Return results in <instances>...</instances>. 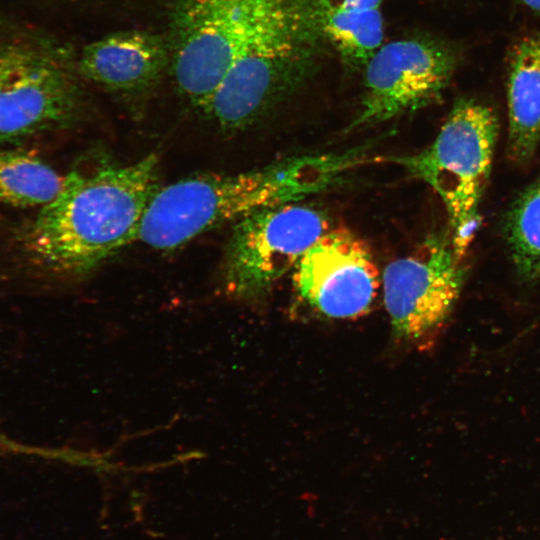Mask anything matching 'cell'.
Listing matches in <instances>:
<instances>
[{"instance_id":"2","label":"cell","mask_w":540,"mask_h":540,"mask_svg":"<svg viewBox=\"0 0 540 540\" xmlns=\"http://www.w3.org/2000/svg\"><path fill=\"white\" fill-rule=\"evenodd\" d=\"M367 160L365 149L355 148L292 157L237 174L203 173L180 179L157 189L142 218L138 241L155 250L173 251L257 209L320 192Z\"/></svg>"},{"instance_id":"12","label":"cell","mask_w":540,"mask_h":540,"mask_svg":"<svg viewBox=\"0 0 540 540\" xmlns=\"http://www.w3.org/2000/svg\"><path fill=\"white\" fill-rule=\"evenodd\" d=\"M508 153L526 163L540 141V37L522 39L515 47L508 78Z\"/></svg>"},{"instance_id":"17","label":"cell","mask_w":540,"mask_h":540,"mask_svg":"<svg viewBox=\"0 0 540 540\" xmlns=\"http://www.w3.org/2000/svg\"><path fill=\"white\" fill-rule=\"evenodd\" d=\"M528 8L540 13V0H520Z\"/></svg>"},{"instance_id":"10","label":"cell","mask_w":540,"mask_h":540,"mask_svg":"<svg viewBox=\"0 0 540 540\" xmlns=\"http://www.w3.org/2000/svg\"><path fill=\"white\" fill-rule=\"evenodd\" d=\"M301 299L333 319L363 316L372 306L381 278L368 244L345 227L329 229L293 269Z\"/></svg>"},{"instance_id":"15","label":"cell","mask_w":540,"mask_h":540,"mask_svg":"<svg viewBox=\"0 0 540 540\" xmlns=\"http://www.w3.org/2000/svg\"><path fill=\"white\" fill-rule=\"evenodd\" d=\"M503 230L518 274L540 280V176L512 203Z\"/></svg>"},{"instance_id":"9","label":"cell","mask_w":540,"mask_h":540,"mask_svg":"<svg viewBox=\"0 0 540 540\" xmlns=\"http://www.w3.org/2000/svg\"><path fill=\"white\" fill-rule=\"evenodd\" d=\"M456 66L453 51L427 38L382 45L364 67V94L348 131L377 125L436 101Z\"/></svg>"},{"instance_id":"14","label":"cell","mask_w":540,"mask_h":540,"mask_svg":"<svg viewBox=\"0 0 540 540\" xmlns=\"http://www.w3.org/2000/svg\"><path fill=\"white\" fill-rule=\"evenodd\" d=\"M321 9L324 34L344 64L363 70L383 45V17L380 9Z\"/></svg>"},{"instance_id":"7","label":"cell","mask_w":540,"mask_h":540,"mask_svg":"<svg viewBox=\"0 0 540 540\" xmlns=\"http://www.w3.org/2000/svg\"><path fill=\"white\" fill-rule=\"evenodd\" d=\"M281 0H180L169 41L178 93L203 112L259 22Z\"/></svg>"},{"instance_id":"11","label":"cell","mask_w":540,"mask_h":540,"mask_svg":"<svg viewBox=\"0 0 540 540\" xmlns=\"http://www.w3.org/2000/svg\"><path fill=\"white\" fill-rule=\"evenodd\" d=\"M169 65V41L147 31L109 34L87 44L77 56L81 78L126 99L147 94Z\"/></svg>"},{"instance_id":"5","label":"cell","mask_w":540,"mask_h":540,"mask_svg":"<svg viewBox=\"0 0 540 540\" xmlns=\"http://www.w3.org/2000/svg\"><path fill=\"white\" fill-rule=\"evenodd\" d=\"M497 136L498 122L490 108L459 99L428 147L381 158L400 165L438 194L448 214L455 255L461 261L480 225V202Z\"/></svg>"},{"instance_id":"13","label":"cell","mask_w":540,"mask_h":540,"mask_svg":"<svg viewBox=\"0 0 540 540\" xmlns=\"http://www.w3.org/2000/svg\"><path fill=\"white\" fill-rule=\"evenodd\" d=\"M64 176L28 150L0 146V201L13 207H43L59 194Z\"/></svg>"},{"instance_id":"4","label":"cell","mask_w":540,"mask_h":540,"mask_svg":"<svg viewBox=\"0 0 540 540\" xmlns=\"http://www.w3.org/2000/svg\"><path fill=\"white\" fill-rule=\"evenodd\" d=\"M77 56L29 24L0 21V146L76 126L86 110Z\"/></svg>"},{"instance_id":"18","label":"cell","mask_w":540,"mask_h":540,"mask_svg":"<svg viewBox=\"0 0 540 540\" xmlns=\"http://www.w3.org/2000/svg\"><path fill=\"white\" fill-rule=\"evenodd\" d=\"M0 445L7 446L8 448H13L14 444L10 442V440L6 439L3 435L0 434ZM14 448H18L15 446Z\"/></svg>"},{"instance_id":"6","label":"cell","mask_w":540,"mask_h":540,"mask_svg":"<svg viewBox=\"0 0 540 540\" xmlns=\"http://www.w3.org/2000/svg\"><path fill=\"white\" fill-rule=\"evenodd\" d=\"M329 229L324 211L299 201L245 215L233 223L224 248L218 291L235 302L260 301Z\"/></svg>"},{"instance_id":"3","label":"cell","mask_w":540,"mask_h":540,"mask_svg":"<svg viewBox=\"0 0 540 540\" xmlns=\"http://www.w3.org/2000/svg\"><path fill=\"white\" fill-rule=\"evenodd\" d=\"M326 43L319 0H281L236 55L204 115L225 133L256 125L316 72Z\"/></svg>"},{"instance_id":"8","label":"cell","mask_w":540,"mask_h":540,"mask_svg":"<svg viewBox=\"0 0 540 540\" xmlns=\"http://www.w3.org/2000/svg\"><path fill=\"white\" fill-rule=\"evenodd\" d=\"M461 262L451 238L436 234L385 267L383 300L398 339L429 346L460 296L466 274Z\"/></svg>"},{"instance_id":"1","label":"cell","mask_w":540,"mask_h":540,"mask_svg":"<svg viewBox=\"0 0 540 540\" xmlns=\"http://www.w3.org/2000/svg\"><path fill=\"white\" fill-rule=\"evenodd\" d=\"M158 181L155 153L129 164L92 155L64 176L55 199L19 231V248L47 276L83 279L138 240Z\"/></svg>"},{"instance_id":"16","label":"cell","mask_w":540,"mask_h":540,"mask_svg":"<svg viewBox=\"0 0 540 540\" xmlns=\"http://www.w3.org/2000/svg\"><path fill=\"white\" fill-rule=\"evenodd\" d=\"M384 0H319L322 9L369 10L380 9Z\"/></svg>"}]
</instances>
